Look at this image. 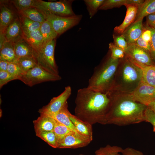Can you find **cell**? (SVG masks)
Segmentation results:
<instances>
[{
  "instance_id": "obj_12",
  "label": "cell",
  "mask_w": 155,
  "mask_h": 155,
  "mask_svg": "<svg viewBox=\"0 0 155 155\" xmlns=\"http://www.w3.org/2000/svg\"><path fill=\"white\" fill-rule=\"evenodd\" d=\"M142 78V72L140 69L126 57L122 69L123 81L126 84H133L140 82Z\"/></svg>"
},
{
  "instance_id": "obj_31",
  "label": "cell",
  "mask_w": 155,
  "mask_h": 155,
  "mask_svg": "<svg viewBox=\"0 0 155 155\" xmlns=\"http://www.w3.org/2000/svg\"><path fill=\"white\" fill-rule=\"evenodd\" d=\"M53 131L57 137L59 143L65 136L73 131L67 127L56 120Z\"/></svg>"
},
{
  "instance_id": "obj_4",
  "label": "cell",
  "mask_w": 155,
  "mask_h": 155,
  "mask_svg": "<svg viewBox=\"0 0 155 155\" xmlns=\"http://www.w3.org/2000/svg\"><path fill=\"white\" fill-rule=\"evenodd\" d=\"M56 43L55 39L46 44L38 54L36 59L38 65L51 73L59 75L54 57Z\"/></svg>"
},
{
  "instance_id": "obj_35",
  "label": "cell",
  "mask_w": 155,
  "mask_h": 155,
  "mask_svg": "<svg viewBox=\"0 0 155 155\" xmlns=\"http://www.w3.org/2000/svg\"><path fill=\"white\" fill-rule=\"evenodd\" d=\"M7 71L18 80L25 73L20 65L15 62H9Z\"/></svg>"
},
{
  "instance_id": "obj_37",
  "label": "cell",
  "mask_w": 155,
  "mask_h": 155,
  "mask_svg": "<svg viewBox=\"0 0 155 155\" xmlns=\"http://www.w3.org/2000/svg\"><path fill=\"white\" fill-rule=\"evenodd\" d=\"M144 122L150 123L153 126V131L155 132V112L147 106L144 113Z\"/></svg>"
},
{
  "instance_id": "obj_1",
  "label": "cell",
  "mask_w": 155,
  "mask_h": 155,
  "mask_svg": "<svg viewBox=\"0 0 155 155\" xmlns=\"http://www.w3.org/2000/svg\"><path fill=\"white\" fill-rule=\"evenodd\" d=\"M75 103V115L92 125H105L106 119L111 103L109 92L93 90L87 87L79 89Z\"/></svg>"
},
{
  "instance_id": "obj_48",
  "label": "cell",
  "mask_w": 155,
  "mask_h": 155,
  "mask_svg": "<svg viewBox=\"0 0 155 155\" xmlns=\"http://www.w3.org/2000/svg\"><path fill=\"white\" fill-rule=\"evenodd\" d=\"M148 106L155 112V100L151 102Z\"/></svg>"
},
{
  "instance_id": "obj_29",
  "label": "cell",
  "mask_w": 155,
  "mask_h": 155,
  "mask_svg": "<svg viewBox=\"0 0 155 155\" xmlns=\"http://www.w3.org/2000/svg\"><path fill=\"white\" fill-rule=\"evenodd\" d=\"M36 135L51 147L54 148H58V141L56 136L53 131L41 132L36 133Z\"/></svg>"
},
{
  "instance_id": "obj_20",
  "label": "cell",
  "mask_w": 155,
  "mask_h": 155,
  "mask_svg": "<svg viewBox=\"0 0 155 155\" xmlns=\"http://www.w3.org/2000/svg\"><path fill=\"white\" fill-rule=\"evenodd\" d=\"M130 59L141 69L142 78L141 81L155 87V65H147Z\"/></svg>"
},
{
  "instance_id": "obj_42",
  "label": "cell",
  "mask_w": 155,
  "mask_h": 155,
  "mask_svg": "<svg viewBox=\"0 0 155 155\" xmlns=\"http://www.w3.org/2000/svg\"><path fill=\"white\" fill-rule=\"evenodd\" d=\"M121 153L123 155H144L141 151L130 147L123 149Z\"/></svg>"
},
{
  "instance_id": "obj_3",
  "label": "cell",
  "mask_w": 155,
  "mask_h": 155,
  "mask_svg": "<svg viewBox=\"0 0 155 155\" xmlns=\"http://www.w3.org/2000/svg\"><path fill=\"white\" fill-rule=\"evenodd\" d=\"M119 61V59H115L110 56L101 66L95 69L89 80L87 87L102 93L110 91Z\"/></svg>"
},
{
  "instance_id": "obj_33",
  "label": "cell",
  "mask_w": 155,
  "mask_h": 155,
  "mask_svg": "<svg viewBox=\"0 0 155 155\" xmlns=\"http://www.w3.org/2000/svg\"><path fill=\"white\" fill-rule=\"evenodd\" d=\"M104 0H84L90 18L96 13Z\"/></svg>"
},
{
  "instance_id": "obj_23",
  "label": "cell",
  "mask_w": 155,
  "mask_h": 155,
  "mask_svg": "<svg viewBox=\"0 0 155 155\" xmlns=\"http://www.w3.org/2000/svg\"><path fill=\"white\" fill-rule=\"evenodd\" d=\"M0 50V60L15 62L17 59L15 53L14 43L7 41Z\"/></svg>"
},
{
  "instance_id": "obj_36",
  "label": "cell",
  "mask_w": 155,
  "mask_h": 155,
  "mask_svg": "<svg viewBox=\"0 0 155 155\" xmlns=\"http://www.w3.org/2000/svg\"><path fill=\"white\" fill-rule=\"evenodd\" d=\"M109 48L111 52L110 56L115 59L123 58L125 56V51L115 46L113 43L109 44Z\"/></svg>"
},
{
  "instance_id": "obj_18",
  "label": "cell",
  "mask_w": 155,
  "mask_h": 155,
  "mask_svg": "<svg viewBox=\"0 0 155 155\" xmlns=\"http://www.w3.org/2000/svg\"><path fill=\"white\" fill-rule=\"evenodd\" d=\"M69 116L71 122L75 127L78 133L91 141L93 139L92 125L84 121L70 112Z\"/></svg>"
},
{
  "instance_id": "obj_49",
  "label": "cell",
  "mask_w": 155,
  "mask_h": 155,
  "mask_svg": "<svg viewBox=\"0 0 155 155\" xmlns=\"http://www.w3.org/2000/svg\"><path fill=\"white\" fill-rule=\"evenodd\" d=\"M79 155H83V154H79Z\"/></svg>"
},
{
  "instance_id": "obj_9",
  "label": "cell",
  "mask_w": 155,
  "mask_h": 155,
  "mask_svg": "<svg viewBox=\"0 0 155 155\" xmlns=\"http://www.w3.org/2000/svg\"><path fill=\"white\" fill-rule=\"evenodd\" d=\"M134 100L148 106L155 100V87L142 81L129 96Z\"/></svg>"
},
{
  "instance_id": "obj_38",
  "label": "cell",
  "mask_w": 155,
  "mask_h": 155,
  "mask_svg": "<svg viewBox=\"0 0 155 155\" xmlns=\"http://www.w3.org/2000/svg\"><path fill=\"white\" fill-rule=\"evenodd\" d=\"M113 38L114 44L125 52L127 48L128 44L124 37L121 34L120 36L113 34Z\"/></svg>"
},
{
  "instance_id": "obj_25",
  "label": "cell",
  "mask_w": 155,
  "mask_h": 155,
  "mask_svg": "<svg viewBox=\"0 0 155 155\" xmlns=\"http://www.w3.org/2000/svg\"><path fill=\"white\" fill-rule=\"evenodd\" d=\"M39 30L43 40V46L50 41L56 39L58 35L49 22L46 20L42 23Z\"/></svg>"
},
{
  "instance_id": "obj_14",
  "label": "cell",
  "mask_w": 155,
  "mask_h": 155,
  "mask_svg": "<svg viewBox=\"0 0 155 155\" xmlns=\"http://www.w3.org/2000/svg\"><path fill=\"white\" fill-rule=\"evenodd\" d=\"M142 21L133 23L121 34L128 44L135 43L141 36L144 27Z\"/></svg>"
},
{
  "instance_id": "obj_41",
  "label": "cell",
  "mask_w": 155,
  "mask_h": 155,
  "mask_svg": "<svg viewBox=\"0 0 155 155\" xmlns=\"http://www.w3.org/2000/svg\"><path fill=\"white\" fill-rule=\"evenodd\" d=\"M146 26L150 29L152 32L151 39L150 42L151 49V56L155 63V30Z\"/></svg>"
},
{
  "instance_id": "obj_28",
  "label": "cell",
  "mask_w": 155,
  "mask_h": 155,
  "mask_svg": "<svg viewBox=\"0 0 155 155\" xmlns=\"http://www.w3.org/2000/svg\"><path fill=\"white\" fill-rule=\"evenodd\" d=\"M19 17L23 32H29L39 30L42 23L32 21L20 15Z\"/></svg>"
},
{
  "instance_id": "obj_24",
  "label": "cell",
  "mask_w": 155,
  "mask_h": 155,
  "mask_svg": "<svg viewBox=\"0 0 155 155\" xmlns=\"http://www.w3.org/2000/svg\"><path fill=\"white\" fill-rule=\"evenodd\" d=\"M155 13V0H145L142 5L139 8L138 13L133 23L141 20L147 16Z\"/></svg>"
},
{
  "instance_id": "obj_40",
  "label": "cell",
  "mask_w": 155,
  "mask_h": 155,
  "mask_svg": "<svg viewBox=\"0 0 155 155\" xmlns=\"http://www.w3.org/2000/svg\"><path fill=\"white\" fill-rule=\"evenodd\" d=\"M135 43L140 47L146 50L151 55V49L150 43L144 40L141 36Z\"/></svg>"
},
{
  "instance_id": "obj_27",
  "label": "cell",
  "mask_w": 155,
  "mask_h": 155,
  "mask_svg": "<svg viewBox=\"0 0 155 155\" xmlns=\"http://www.w3.org/2000/svg\"><path fill=\"white\" fill-rule=\"evenodd\" d=\"M19 15L35 22L42 23L46 20L45 16L38 9L31 7L19 12Z\"/></svg>"
},
{
  "instance_id": "obj_15",
  "label": "cell",
  "mask_w": 155,
  "mask_h": 155,
  "mask_svg": "<svg viewBox=\"0 0 155 155\" xmlns=\"http://www.w3.org/2000/svg\"><path fill=\"white\" fill-rule=\"evenodd\" d=\"M126 13L125 19L120 25L116 26L114 29V32L121 34L123 32L135 21L136 18L139 7L135 5H126Z\"/></svg>"
},
{
  "instance_id": "obj_21",
  "label": "cell",
  "mask_w": 155,
  "mask_h": 155,
  "mask_svg": "<svg viewBox=\"0 0 155 155\" xmlns=\"http://www.w3.org/2000/svg\"><path fill=\"white\" fill-rule=\"evenodd\" d=\"M69 113L67 102L59 111L50 117L66 126L72 131L79 133L70 119L69 116Z\"/></svg>"
},
{
  "instance_id": "obj_17",
  "label": "cell",
  "mask_w": 155,
  "mask_h": 155,
  "mask_svg": "<svg viewBox=\"0 0 155 155\" xmlns=\"http://www.w3.org/2000/svg\"><path fill=\"white\" fill-rule=\"evenodd\" d=\"M35 133L42 131H53L55 120L45 114H41L33 121Z\"/></svg>"
},
{
  "instance_id": "obj_10",
  "label": "cell",
  "mask_w": 155,
  "mask_h": 155,
  "mask_svg": "<svg viewBox=\"0 0 155 155\" xmlns=\"http://www.w3.org/2000/svg\"><path fill=\"white\" fill-rule=\"evenodd\" d=\"M125 53L127 57L140 63L147 65H155L149 53L135 43L128 44Z\"/></svg>"
},
{
  "instance_id": "obj_45",
  "label": "cell",
  "mask_w": 155,
  "mask_h": 155,
  "mask_svg": "<svg viewBox=\"0 0 155 155\" xmlns=\"http://www.w3.org/2000/svg\"><path fill=\"white\" fill-rule=\"evenodd\" d=\"M143 0H127L126 5H131L137 6L140 7L144 2Z\"/></svg>"
},
{
  "instance_id": "obj_22",
  "label": "cell",
  "mask_w": 155,
  "mask_h": 155,
  "mask_svg": "<svg viewBox=\"0 0 155 155\" xmlns=\"http://www.w3.org/2000/svg\"><path fill=\"white\" fill-rule=\"evenodd\" d=\"M19 12L31 7L36 8L40 10L46 17L47 13L45 9L38 1V0H14L12 1Z\"/></svg>"
},
{
  "instance_id": "obj_6",
  "label": "cell",
  "mask_w": 155,
  "mask_h": 155,
  "mask_svg": "<svg viewBox=\"0 0 155 155\" xmlns=\"http://www.w3.org/2000/svg\"><path fill=\"white\" fill-rule=\"evenodd\" d=\"M82 18V15L65 17L49 13L46 17V20L59 36L77 25Z\"/></svg>"
},
{
  "instance_id": "obj_11",
  "label": "cell",
  "mask_w": 155,
  "mask_h": 155,
  "mask_svg": "<svg viewBox=\"0 0 155 155\" xmlns=\"http://www.w3.org/2000/svg\"><path fill=\"white\" fill-rule=\"evenodd\" d=\"M91 141L90 139L73 131L59 142L57 148L73 149L83 147L88 145Z\"/></svg>"
},
{
  "instance_id": "obj_2",
  "label": "cell",
  "mask_w": 155,
  "mask_h": 155,
  "mask_svg": "<svg viewBox=\"0 0 155 155\" xmlns=\"http://www.w3.org/2000/svg\"><path fill=\"white\" fill-rule=\"evenodd\" d=\"M110 107L106 124L127 125L144 121V113L147 106L135 101L129 96L120 99L111 95Z\"/></svg>"
},
{
  "instance_id": "obj_47",
  "label": "cell",
  "mask_w": 155,
  "mask_h": 155,
  "mask_svg": "<svg viewBox=\"0 0 155 155\" xmlns=\"http://www.w3.org/2000/svg\"><path fill=\"white\" fill-rule=\"evenodd\" d=\"M9 62L0 60V71H7V66Z\"/></svg>"
},
{
  "instance_id": "obj_46",
  "label": "cell",
  "mask_w": 155,
  "mask_h": 155,
  "mask_svg": "<svg viewBox=\"0 0 155 155\" xmlns=\"http://www.w3.org/2000/svg\"><path fill=\"white\" fill-rule=\"evenodd\" d=\"M7 41L5 33L0 32V49L2 47L3 44Z\"/></svg>"
},
{
  "instance_id": "obj_8",
  "label": "cell",
  "mask_w": 155,
  "mask_h": 155,
  "mask_svg": "<svg viewBox=\"0 0 155 155\" xmlns=\"http://www.w3.org/2000/svg\"><path fill=\"white\" fill-rule=\"evenodd\" d=\"M71 93V87L68 86L65 88L64 91L58 96L53 98L49 102L39 110L41 114L51 117L57 113L67 102V100Z\"/></svg>"
},
{
  "instance_id": "obj_26",
  "label": "cell",
  "mask_w": 155,
  "mask_h": 155,
  "mask_svg": "<svg viewBox=\"0 0 155 155\" xmlns=\"http://www.w3.org/2000/svg\"><path fill=\"white\" fill-rule=\"evenodd\" d=\"M13 15L11 10L6 6L0 8V32H5L7 28L13 21Z\"/></svg>"
},
{
  "instance_id": "obj_19",
  "label": "cell",
  "mask_w": 155,
  "mask_h": 155,
  "mask_svg": "<svg viewBox=\"0 0 155 155\" xmlns=\"http://www.w3.org/2000/svg\"><path fill=\"white\" fill-rule=\"evenodd\" d=\"M4 33L7 41L14 43L22 38L23 32L19 19L16 18L13 20Z\"/></svg>"
},
{
  "instance_id": "obj_30",
  "label": "cell",
  "mask_w": 155,
  "mask_h": 155,
  "mask_svg": "<svg viewBox=\"0 0 155 155\" xmlns=\"http://www.w3.org/2000/svg\"><path fill=\"white\" fill-rule=\"evenodd\" d=\"M123 149L117 146L107 145L100 148L95 152V155H121Z\"/></svg>"
},
{
  "instance_id": "obj_7",
  "label": "cell",
  "mask_w": 155,
  "mask_h": 155,
  "mask_svg": "<svg viewBox=\"0 0 155 155\" xmlns=\"http://www.w3.org/2000/svg\"><path fill=\"white\" fill-rule=\"evenodd\" d=\"M73 0H63L55 2L38 0L48 14L62 16H70L75 15L72 7Z\"/></svg>"
},
{
  "instance_id": "obj_39",
  "label": "cell",
  "mask_w": 155,
  "mask_h": 155,
  "mask_svg": "<svg viewBox=\"0 0 155 155\" xmlns=\"http://www.w3.org/2000/svg\"><path fill=\"white\" fill-rule=\"evenodd\" d=\"M17 80L14 76L7 71H0V88L9 82Z\"/></svg>"
},
{
  "instance_id": "obj_5",
  "label": "cell",
  "mask_w": 155,
  "mask_h": 155,
  "mask_svg": "<svg viewBox=\"0 0 155 155\" xmlns=\"http://www.w3.org/2000/svg\"><path fill=\"white\" fill-rule=\"evenodd\" d=\"M61 79L59 75L51 73L37 65L25 72L19 80L31 87L43 82L58 81Z\"/></svg>"
},
{
  "instance_id": "obj_43",
  "label": "cell",
  "mask_w": 155,
  "mask_h": 155,
  "mask_svg": "<svg viewBox=\"0 0 155 155\" xmlns=\"http://www.w3.org/2000/svg\"><path fill=\"white\" fill-rule=\"evenodd\" d=\"M146 17V26L155 30V13L149 15Z\"/></svg>"
},
{
  "instance_id": "obj_34",
  "label": "cell",
  "mask_w": 155,
  "mask_h": 155,
  "mask_svg": "<svg viewBox=\"0 0 155 155\" xmlns=\"http://www.w3.org/2000/svg\"><path fill=\"white\" fill-rule=\"evenodd\" d=\"M127 0H104L99 10H106L114 8L119 7L127 4Z\"/></svg>"
},
{
  "instance_id": "obj_16",
  "label": "cell",
  "mask_w": 155,
  "mask_h": 155,
  "mask_svg": "<svg viewBox=\"0 0 155 155\" xmlns=\"http://www.w3.org/2000/svg\"><path fill=\"white\" fill-rule=\"evenodd\" d=\"M22 38L38 54L43 47V38L39 30L29 32H23Z\"/></svg>"
},
{
  "instance_id": "obj_32",
  "label": "cell",
  "mask_w": 155,
  "mask_h": 155,
  "mask_svg": "<svg viewBox=\"0 0 155 155\" xmlns=\"http://www.w3.org/2000/svg\"><path fill=\"white\" fill-rule=\"evenodd\" d=\"M15 63L18 64L24 72L38 65L36 59L33 58L17 59Z\"/></svg>"
},
{
  "instance_id": "obj_44",
  "label": "cell",
  "mask_w": 155,
  "mask_h": 155,
  "mask_svg": "<svg viewBox=\"0 0 155 155\" xmlns=\"http://www.w3.org/2000/svg\"><path fill=\"white\" fill-rule=\"evenodd\" d=\"M141 36L144 40L150 43L152 37L151 31L146 26H145Z\"/></svg>"
},
{
  "instance_id": "obj_13",
  "label": "cell",
  "mask_w": 155,
  "mask_h": 155,
  "mask_svg": "<svg viewBox=\"0 0 155 155\" xmlns=\"http://www.w3.org/2000/svg\"><path fill=\"white\" fill-rule=\"evenodd\" d=\"M14 49L17 59H36L38 56L36 52L23 38L14 43Z\"/></svg>"
}]
</instances>
